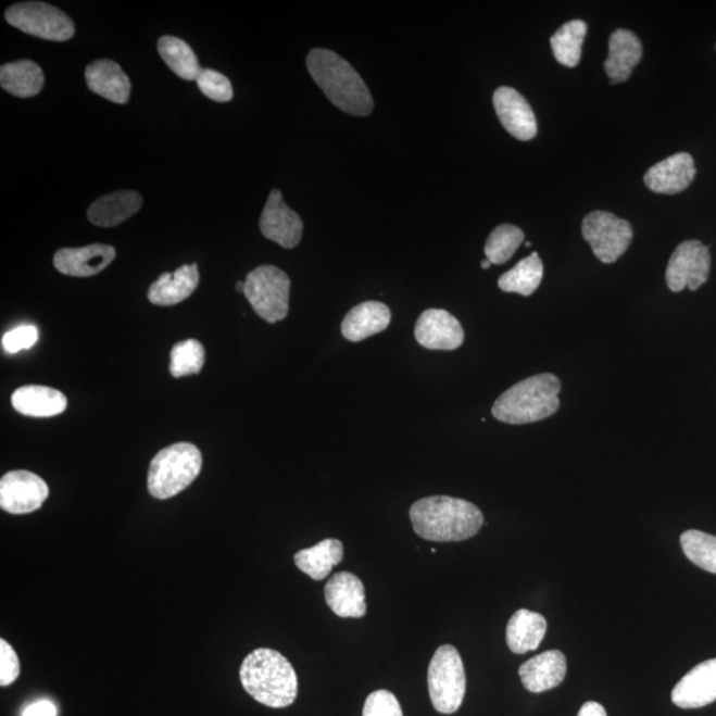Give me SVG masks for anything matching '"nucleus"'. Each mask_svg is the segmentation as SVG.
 Returning <instances> with one entry per match:
<instances>
[{
    "label": "nucleus",
    "instance_id": "c9c22d12",
    "mask_svg": "<svg viewBox=\"0 0 716 716\" xmlns=\"http://www.w3.org/2000/svg\"><path fill=\"white\" fill-rule=\"evenodd\" d=\"M363 716H403L399 700L388 690H377L366 698Z\"/></svg>",
    "mask_w": 716,
    "mask_h": 716
},
{
    "label": "nucleus",
    "instance_id": "37998d69",
    "mask_svg": "<svg viewBox=\"0 0 716 716\" xmlns=\"http://www.w3.org/2000/svg\"><path fill=\"white\" fill-rule=\"evenodd\" d=\"M531 246H532L531 242H527V243H526V247H531Z\"/></svg>",
    "mask_w": 716,
    "mask_h": 716
},
{
    "label": "nucleus",
    "instance_id": "473e14b6",
    "mask_svg": "<svg viewBox=\"0 0 716 716\" xmlns=\"http://www.w3.org/2000/svg\"><path fill=\"white\" fill-rule=\"evenodd\" d=\"M525 240V233L514 225H501L490 234L485 254L492 264H504L514 256Z\"/></svg>",
    "mask_w": 716,
    "mask_h": 716
},
{
    "label": "nucleus",
    "instance_id": "2eb2a0df",
    "mask_svg": "<svg viewBox=\"0 0 716 716\" xmlns=\"http://www.w3.org/2000/svg\"><path fill=\"white\" fill-rule=\"evenodd\" d=\"M674 705L679 708H701L716 701V658L702 662L674 688Z\"/></svg>",
    "mask_w": 716,
    "mask_h": 716
},
{
    "label": "nucleus",
    "instance_id": "a878e982",
    "mask_svg": "<svg viewBox=\"0 0 716 716\" xmlns=\"http://www.w3.org/2000/svg\"><path fill=\"white\" fill-rule=\"evenodd\" d=\"M547 633V619L527 610H520L511 617L507 625V645L515 654H526L537 650Z\"/></svg>",
    "mask_w": 716,
    "mask_h": 716
},
{
    "label": "nucleus",
    "instance_id": "cd10ccee",
    "mask_svg": "<svg viewBox=\"0 0 716 716\" xmlns=\"http://www.w3.org/2000/svg\"><path fill=\"white\" fill-rule=\"evenodd\" d=\"M0 86L16 98H34L45 87V74L32 60H17L2 65Z\"/></svg>",
    "mask_w": 716,
    "mask_h": 716
},
{
    "label": "nucleus",
    "instance_id": "dca6fc26",
    "mask_svg": "<svg viewBox=\"0 0 716 716\" xmlns=\"http://www.w3.org/2000/svg\"><path fill=\"white\" fill-rule=\"evenodd\" d=\"M695 174L693 158L689 153H677L650 167L643 180L650 190L673 196L688 189Z\"/></svg>",
    "mask_w": 716,
    "mask_h": 716
},
{
    "label": "nucleus",
    "instance_id": "aec40b11",
    "mask_svg": "<svg viewBox=\"0 0 716 716\" xmlns=\"http://www.w3.org/2000/svg\"><path fill=\"white\" fill-rule=\"evenodd\" d=\"M200 285L198 264H185L174 271L160 276L149 288L148 299L154 305H176L191 297Z\"/></svg>",
    "mask_w": 716,
    "mask_h": 716
},
{
    "label": "nucleus",
    "instance_id": "b1692460",
    "mask_svg": "<svg viewBox=\"0 0 716 716\" xmlns=\"http://www.w3.org/2000/svg\"><path fill=\"white\" fill-rule=\"evenodd\" d=\"M142 206V197L136 191L124 190L100 197L90 204L88 219L99 227H114L134 216Z\"/></svg>",
    "mask_w": 716,
    "mask_h": 716
},
{
    "label": "nucleus",
    "instance_id": "a211bd4d",
    "mask_svg": "<svg viewBox=\"0 0 716 716\" xmlns=\"http://www.w3.org/2000/svg\"><path fill=\"white\" fill-rule=\"evenodd\" d=\"M116 257V250L108 244H90L81 249H62L53 256L60 274L88 278L104 271Z\"/></svg>",
    "mask_w": 716,
    "mask_h": 716
},
{
    "label": "nucleus",
    "instance_id": "4468645a",
    "mask_svg": "<svg viewBox=\"0 0 716 716\" xmlns=\"http://www.w3.org/2000/svg\"><path fill=\"white\" fill-rule=\"evenodd\" d=\"M492 102L499 120L511 136L520 141H529L537 136V117L531 105L517 90L510 87L498 88Z\"/></svg>",
    "mask_w": 716,
    "mask_h": 716
},
{
    "label": "nucleus",
    "instance_id": "a19ab883",
    "mask_svg": "<svg viewBox=\"0 0 716 716\" xmlns=\"http://www.w3.org/2000/svg\"><path fill=\"white\" fill-rule=\"evenodd\" d=\"M480 266L483 269H489L492 266V263L489 261V259H486V261L481 262Z\"/></svg>",
    "mask_w": 716,
    "mask_h": 716
},
{
    "label": "nucleus",
    "instance_id": "79ce46f5",
    "mask_svg": "<svg viewBox=\"0 0 716 716\" xmlns=\"http://www.w3.org/2000/svg\"><path fill=\"white\" fill-rule=\"evenodd\" d=\"M236 288L239 293H244V281H238Z\"/></svg>",
    "mask_w": 716,
    "mask_h": 716
},
{
    "label": "nucleus",
    "instance_id": "423d86ee",
    "mask_svg": "<svg viewBox=\"0 0 716 716\" xmlns=\"http://www.w3.org/2000/svg\"><path fill=\"white\" fill-rule=\"evenodd\" d=\"M432 706L441 714H454L466 694L465 666L459 650L451 645L439 646L432 655L427 673Z\"/></svg>",
    "mask_w": 716,
    "mask_h": 716
},
{
    "label": "nucleus",
    "instance_id": "7c9ffc66",
    "mask_svg": "<svg viewBox=\"0 0 716 716\" xmlns=\"http://www.w3.org/2000/svg\"><path fill=\"white\" fill-rule=\"evenodd\" d=\"M587 23L570 21L560 27L551 38L553 55L560 64L575 68L581 59V47L587 35Z\"/></svg>",
    "mask_w": 716,
    "mask_h": 716
},
{
    "label": "nucleus",
    "instance_id": "c85d7f7f",
    "mask_svg": "<svg viewBox=\"0 0 716 716\" xmlns=\"http://www.w3.org/2000/svg\"><path fill=\"white\" fill-rule=\"evenodd\" d=\"M544 267L538 252L523 259L513 269L507 271L498 280L499 288L508 293L531 297L543 280Z\"/></svg>",
    "mask_w": 716,
    "mask_h": 716
},
{
    "label": "nucleus",
    "instance_id": "9d476101",
    "mask_svg": "<svg viewBox=\"0 0 716 716\" xmlns=\"http://www.w3.org/2000/svg\"><path fill=\"white\" fill-rule=\"evenodd\" d=\"M709 269H712V255L708 247L700 240H686L673 252L667 264V287L673 292H681L686 287L696 291L707 281Z\"/></svg>",
    "mask_w": 716,
    "mask_h": 716
},
{
    "label": "nucleus",
    "instance_id": "4be33fe9",
    "mask_svg": "<svg viewBox=\"0 0 716 716\" xmlns=\"http://www.w3.org/2000/svg\"><path fill=\"white\" fill-rule=\"evenodd\" d=\"M87 86L93 93L116 104L129 101L131 84L128 75L112 60H98L86 70Z\"/></svg>",
    "mask_w": 716,
    "mask_h": 716
},
{
    "label": "nucleus",
    "instance_id": "c756f323",
    "mask_svg": "<svg viewBox=\"0 0 716 716\" xmlns=\"http://www.w3.org/2000/svg\"><path fill=\"white\" fill-rule=\"evenodd\" d=\"M158 48L161 59L174 74L183 80L197 81L202 68L194 51L186 41L174 36H162Z\"/></svg>",
    "mask_w": 716,
    "mask_h": 716
},
{
    "label": "nucleus",
    "instance_id": "4c0bfd02",
    "mask_svg": "<svg viewBox=\"0 0 716 716\" xmlns=\"http://www.w3.org/2000/svg\"><path fill=\"white\" fill-rule=\"evenodd\" d=\"M20 673L21 664L15 650L5 640H0V686L5 688L14 683Z\"/></svg>",
    "mask_w": 716,
    "mask_h": 716
},
{
    "label": "nucleus",
    "instance_id": "5701e85b",
    "mask_svg": "<svg viewBox=\"0 0 716 716\" xmlns=\"http://www.w3.org/2000/svg\"><path fill=\"white\" fill-rule=\"evenodd\" d=\"M642 45L629 29H616L610 39V55L605 62L611 84L627 81L636 65L641 62Z\"/></svg>",
    "mask_w": 716,
    "mask_h": 716
},
{
    "label": "nucleus",
    "instance_id": "ea45409f",
    "mask_svg": "<svg viewBox=\"0 0 716 716\" xmlns=\"http://www.w3.org/2000/svg\"><path fill=\"white\" fill-rule=\"evenodd\" d=\"M577 716H607L604 706H601L598 702H587L580 708L579 715Z\"/></svg>",
    "mask_w": 716,
    "mask_h": 716
},
{
    "label": "nucleus",
    "instance_id": "6e6552de",
    "mask_svg": "<svg viewBox=\"0 0 716 716\" xmlns=\"http://www.w3.org/2000/svg\"><path fill=\"white\" fill-rule=\"evenodd\" d=\"M5 21L12 27L35 38L67 41L74 38L75 23L67 14L43 2H23L5 11Z\"/></svg>",
    "mask_w": 716,
    "mask_h": 716
},
{
    "label": "nucleus",
    "instance_id": "f704fd0d",
    "mask_svg": "<svg viewBox=\"0 0 716 716\" xmlns=\"http://www.w3.org/2000/svg\"><path fill=\"white\" fill-rule=\"evenodd\" d=\"M198 88L210 100L216 102H228L234 98V90L230 80L221 72L202 68L197 79Z\"/></svg>",
    "mask_w": 716,
    "mask_h": 716
},
{
    "label": "nucleus",
    "instance_id": "0eeeda50",
    "mask_svg": "<svg viewBox=\"0 0 716 716\" xmlns=\"http://www.w3.org/2000/svg\"><path fill=\"white\" fill-rule=\"evenodd\" d=\"M291 280L278 267L261 266L251 271L244 281V297L264 322L275 324L290 311Z\"/></svg>",
    "mask_w": 716,
    "mask_h": 716
},
{
    "label": "nucleus",
    "instance_id": "58836bf2",
    "mask_svg": "<svg viewBox=\"0 0 716 716\" xmlns=\"http://www.w3.org/2000/svg\"><path fill=\"white\" fill-rule=\"evenodd\" d=\"M23 716H58V709L52 702L40 701L24 709Z\"/></svg>",
    "mask_w": 716,
    "mask_h": 716
},
{
    "label": "nucleus",
    "instance_id": "f3484780",
    "mask_svg": "<svg viewBox=\"0 0 716 716\" xmlns=\"http://www.w3.org/2000/svg\"><path fill=\"white\" fill-rule=\"evenodd\" d=\"M325 601L336 616L361 618L366 615V599L363 581L351 571H339L324 588Z\"/></svg>",
    "mask_w": 716,
    "mask_h": 716
},
{
    "label": "nucleus",
    "instance_id": "9b49d317",
    "mask_svg": "<svg viewBox=\"0 0 716 716\" xmlns=\"http://www.w3.org/2000/svg\"><path fill=\"white\" fill-rule=\"evenodd\" d=\"M50 495L43 479L26 470L10 472L0 480V507L12 515L38 511Z\"/></svg>",
    "mask_w": 716,
    "mask_h": 716
},
{
    "label": "nucleus",
    "instance_id": "39448f33",
    "mask_svg": "<svg viewBox=\"0 0 716 716\" xmlns=\"http://www.w3.org/2000/svg\"><path fill=\"white\" fill-rule=\"evenodd\" d=\"M202 454L194 444L174 443L161 450L150 463L148 490L155 499H171L188 487L200 475Z\"/></svg>",
    "mask_w": 716,
    "mask_h": 716
},
{
    "label": "nucleus",
    "instance_id": "ddd939ff",
    "mask_svg": "<svg viewBox=\"0 0 716 716\" xmlns=\"http://www.w3.org/2000/svg\"><path fill=\"white\" fill-rule=\"evenodd\" d=\"M261 231L282 249L291 250L300 243L304 225L302 218L282 200L281 191H271L266 208L261 215Z\"/></svg>",
    "mask_w": 716,
    "mask_h": 716
},
{
    "label": "nucleus",
    "instance_id": "2f4dec72",
    "mask_svg": "<svg viewBox=\"0 0 716 716\" xmlns=\"http://www.w3.org/2000/svg\"><path fill=\"white\" fill-rule=\"evenodd\" d=\"M681 545L686 557L698 567L716 575V537L689 529L681 535Z\"/></svg>",
    "mask_w": 716,
    "mask_h": 716
},
{
    "label": "nucleus",
    "instance_id": "f257e3e1",
    "mask_svg": "<svg viewBox=\"0 0 716 716\" xmlns=\"http://www.w3.org/2000/svg\"><path fill=\"white\" fill-rule=\"evenodd\" d=\"M409 515L419 538L442 543L470 539L485 523L477 505L465 499L444 495L419 499Z\"/></svg>",
    "mask_w": 716,
    "mask_h": 716
},
{
    "label": "nucleus",
    "instance_id": "20e7f679",
    "mask_svg": "<svg viewBox=\"0 0 716 716\" xmlns=\"http://www.w3.org/2000/svg\"><path fill=\"white\" fill-rule=\"evenodd\" d=\"M560 390L562 384L551 373L528 377L499 397L493 403L492 415L510 425L538 423L558 411Z\"/></svg>",
    "mask_w": 716,
    "mask_h": 716
},
{
    "label": "nucleus",
    "instance_id": "72a5a7b5",
    "mask_svg": "<svg viewBox=\"0 0 716 716\" xmlns=\"http://www.w3.org/2000/svg\"><path fill=\"white\" fill-rule=\"evenodd\" d=\"M204 348L194 339L185 340L174 346L171 353V373L173 377L180 378L198 375L203 368Z\"/></svg>",
    "mask_w": 716,
    "mask_h": 716
},
{
    "label": "nucleus",
    "instance_id": "7ed1b4c3",
    "mask_svg": "<svg viewBox=\"0 0 716 716\" xmlns=\"http://www.w3.org/2000/svg\"><path fill=\"white\" fill-rule=\"evenodd\" d=\"M239 676L247 693L264 706L285 708L297 700V671L291 662L276 650H254L244 658Z\"/></svg>",
    "mask_w": 716,
    "mask_h": 716
},
{
    "label": "nucleus",
    "instance_id": "f03ea898",
    "mask_svg": "<svg viewBox=\"0 0 716 716\" xmlns=\"http://www.w3.org/2000/svg\"><path fill=\"white\" fill-rule=\"evenodd\" d=\"M306 68L323 92L342 112L356 117L373 112V96L357 71L337 53L315 48L306 56Z\"/></svg>",
    "mask_w": 716,
    "mask_h": 716
},
{
    "label": "nucleus",
    "instance_id": "393cba45",
    "mask_svg": "<svg viewBox=\"0 0 716 716\" xmlns=\"http://www.w3.org/2000/svg\"><path fill=\"white\" fill-rule=\"evenodd\" d=\"M11 401L16 412L35 418L53 417L67 409V399L62 392L39 385L16 389Z\"/></svg>",
    "mask_w": 716,
    "mask_h": 716
},
{
    "label": "nucleus",
    "instance_id": "bb28decb",
    "mask_svg": "<svg viewBox=\"0 0 716 716\" xmlns=\"http://www.w3.org/2000/svg\"><path fill=\"white\" fill-rule=\"evenodd\" d=\"M344 557V545L337 539H325L321 543L299 551L294 555L297 567L309 575L311 579L322 581L328 577L332 568Z\"/></svg>",
    "mask_w": 716,
    "mask_h": 716
},
{
    "label": "nucleus",
    "instance_id": "1a4fd4ad",
    "mask_svg": "<svg viewBox=\"0 0 716 716\" xmlns=\"http://www.w3.org/2000/svg\"><path fill=\"white\" fill-rule=\"evenodd\" d=\"M581 233L595 257L605 264L617 262L627 252L635 236L628 221L600 210L583 218Z\"/></svg>",
    "mask_w": 716,
    "mask_h": 716
},
{
    "label": "nucleus",
    "instance_id": "e433bc0d",
    "mask_svg": "<svg viewBox=\"0 0 716 716\" xmlns=\"http://www.w3.org/2000/svg\"><path fill=\"white\" fill-rule=\"evenodd\" d=\"M39 340V330L34 325H22L3 336L4 351L11 354L33 348Z\"/></svg>",
    "mask_w": 716,
    "mask_h": 716
},
{
    "label": "nucleus",
    "instance_id": "6ab92c4d",
    "mask_svg": "<svg viewBox=\"0 0 716 716\" xmlns=\"http://www.w3.org/2000/svg\"><path fill=\"white\" fill-rule=\"evenodd\" d=\"M567 674V658L560 650H550L520 666L523 684L531 693H544L562 684Z\"/></svg>",
    "mask_w": 716,
    "mask_h": 716
},
{
    "label": "nucleus",
    "instance_id": "f8f14e48",
    "mask_svg": "<svg viewBox=\"0 0 716 716\" xmlns=\"http://www.w3.org/2000/svg\"><path fill=\"white\" fill-rule=\"evenodd\" d=\"M415 340L430 351H455L465 341L459 318L444 310H427L420 314L414 328Z\"/></svg>",
    "mask_w": 716,
    "mask_h": 716
},
{
    "label": "nucleus",
    "instance_id": "412c9836",
    "mask_svg": "<svg viewBox=\"0 0 716 716\" xmlns=\"http://www.w3.org/2000/svg\"><path fill=\"white\" fill-rule=\"evenodd\" d=\"M390 322H392V312L387 304L365 302L348 312L341 323V334L348 341L360 342L384 332Z\"/></svg>",
    "mask_w": 716,
    "mask_h": 716
}]
</instances>
